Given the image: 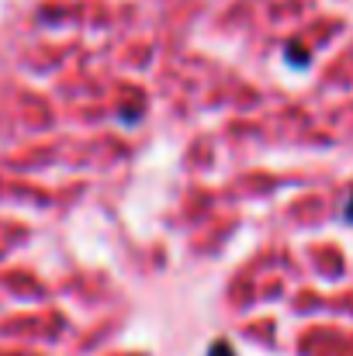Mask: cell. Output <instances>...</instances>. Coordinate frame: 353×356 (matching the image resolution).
Returning <instances> with one entry per match:
<instances>
[{
	"instance_id": "1",
	"label": "cell",
	"mask_w": 353,
	"mask_h": 356,
	"mask_svg": "<svg viewBox=\"0 0 353 356\" xmlns=\"http://www.w3.org/2000/svg\"><path fill=\"white\" fill-rule=\"evenodd\" d=\"M208 356H233V346H229L226 339H219V343H215V346L208 350Z\"/></svg>"
},
{
	"instance_id": "2",
	"label": "cell",
	"mask_w": 353,
	"mask_h": 356,
	"mask_svg": "<svg viewBox=\"0 0 353 356\" xmlns=\"http://www.w3.org/2000/svg\"><path fill=\"white\" fill-rule=\"evenodd\" d=\"M343 215H347V222H353V191H350V197H347V211Z\"/></svg>"
}]
</instances>
